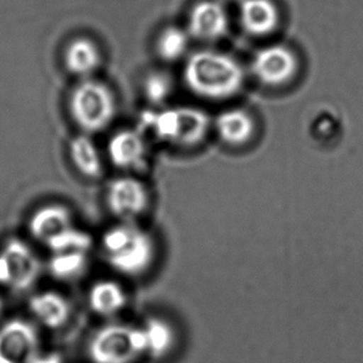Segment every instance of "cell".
I'll list each match as a JSON object with an SVG mask.
<instances>
[{
    "mask_svg": "<svg viewBox=\"0 0 363 363\" xmlns=\"http://www.w3.org/2000/svg\"><path fill=\"white\" fill-rule=\"evenodd\" d=\"M181 82L202 106L242 101L250 86L247 59L224 45L196 46L182 62Z\"/></svg>",
    "mask_w": 363,
    "mask_h": 363,
    "instance_id": "cell-1",
    "label": "cell"
},
{
    "mask_svg": "<svg viewBox=\"0 0 363 363\" xmlns=\"http://www.w3.org/2000/svg\"><path fill=\"white\" fill-rule=\"evenodd\" d=\"M140 128L148 140L179 151H196L213 138V115L202 105H176L142 113Z\"/></svg>",
    "mask_w": 363,
    "mask_h": 363,
    "instance_id": "cell-2",
    "label": "cell"
},
{
    "mask_svg": "<svg viewBox=\"0 0 363 363\" xmlns=\"http://www.w3.org/2000/svg\"><path fill=\"white\" fill-rule=\"evenodd\" d=\"M100 249L108 267L125 278H143L156 264V239L141 223L112 224L102 233Z\"/></svg>",
    "mask_w": 363,
    "mask_h": 363,
    "instance_id": "cell-3",
    "label": "cell"
},
{
    "mask_svg": "<svg viewBox=\"0 0 363 363\" xmlns=\"http://www.w3.org/2000/svg\"><path fill=\"white\" fill-rule=\"evenodd\" d=\"M245 59L250 85L270 94L291 90L305 74L303 51L283 38L257 44Z\"/></svg>",
    "mask_w": 363,
    "mask_h": 363,
    "instance_id": "cell-4",
    "label": "cell"
},
{
    "mask_svg": "<svg viewBox=\"0 0 363 363\" xmlns=\"http://www.w3.org/2000/svg\"><path fill=\"white\" fill-rule=\"evenodd\" d=\"M67 107L81 133L96 135L111 126L117 116V97L106 82L82 79L71 90Z\"/></svg>",
    "mask_w": 363,
    "mask_h": 363,
    "instance_id": "cell-5",
    "label": "cell"
},
{
    "mask_svg": "<svg viewBox=\"0 0 363 363\" xmlns=\"http://www.w3.org/2000/svg\"><path fill=\"white\" fill-rule=\"evenodd\" d=\"M91 363H137L145 358L140 325L107 323L91 333L86 342Z\"/></svg>",
    "mask_w": 363,
    "mask_h": 363,
    "instance_id": "cell-6",
    "label": "cell"
},
{
    "mask_svg": "<svg viewBox=\"0 0 363 363\" xmlns=\"http://www.w3.org/2000/svg\"><path fill=\"white\" fill-rule=\"evenodd\" d=\"M262 118L242 101L219 107L213 115V138L228 151H247L262 137Z\"/></svg>",
    "mask_w": 363,
    "mask_h": 363,
    "instance_id": "cell-7",
    "label": "cell"
},
{
    "mask_svg": "<svg viewBox=\"0 0 363 363\" xmlns=\"http://www.w3.org/2000/svg\"><path fill=\"white\" fill-rule=\"evenodd\" d=\"M196 46L224 45L235 31L227 0H194L183 23Z\"/></svg>",
    "mask_w": 363,
    "mask_h": 363,
    "instance_id": "cell-8",
    "label": "cell"
},
{
    "mask_svg": "<svg viewBox=\"0 0 363 363\" xmlns=\"http://www.w3.org/2000/svg\"><path fill=\"white\" fill-rule=\"evenodd\" d=\"M235 31L255 45L281 38L286 14L280 0H235Z\"/></svg>",
    "mask_w": 363,
    "mask_h": 363,
    "instance_id": "cell-9",
    "label": "cell"
},
{
    "mask_svg": "<svg viewBox=\"0 0 363 363\" xmlns=\"http://www.w3.org/2000/svg\"><path fill=\"white\" fill-rule=\"evenodd\" d=\"M41 272L40 257L23 238H6L0 244V288L14 293L30 291L39 281Z\"/></svg>",
    "mask_w": 363,
    "mask_h": 363,
    "instance_id": "cell-10",
    "label": "cell"
},
{
    "mask_svg": "<svg viewBox=\"0 0 363 363\" xmlns=\"http://www.w3.org/2000/svg\"><path fill=\"white\" fill-rule=\"evenodd\" d=\"M105 204L116 222L141 223L151 209V191L140 177L123 173L107 183Z\"/></svg>",
    "mask_w": 363,
    "mask_h": 363,
    "instance_id": "cell-11",
    "label": "cell"
},
{
    "mask_svg": "<svg viewBox=\"0 0 363 363\" xmlns=\"http://www.w3.org/2000/svg\"><path fill=\"white\" fill-rule=\"evenodd\" d=\"M150 140L140 128H125L107 142L106 157L117 169L138 176L150 164Z\"/></svg>",
    "mask_w": 363,
    "mask_h": 363,
    "instance_id": "cell-12",
    "label": "cell"
},
{
    "mask_svg": "<svg viewBox=\"0 0 363 363\" xmlns=\"http://www.w3.org/2000/svg\"><path fill=\"white\" fill-rule=\"evenodd\" d=\"M40 345L38 325L30 320L9 318L0 325V363H29Z\"/></svg>",
    "mask_w": 363,
    "mask_h": 363,
    "instance_id": "cell-13",
    "label": "cell"
},
{
    "mask_svg": "<svg viewBox=\"0 0 363 363\" xmlns=\"http://www.w3.org/2000/svg\"><path fill=\"white\" fill-rule=\"evenodd\" d=\"M29 313L36 325L57 331L65 328L72 318V303L65 294L57 290H41L28 300Z\"/></svg>",
    "mask_w": 363,
    "mask_h": 363,
    "instance_id": "cell-14",
    "label": "cell"
},
{
    "mask_svg": "<svg viewBox=\"0 0 363 363\" xmlns=\"http://www.w3.org/2000/svg\"><path fill=\"white\" fill-rule=\"evenodd\" d=\"M74 225H76L74 212L65 204L55 202L45 203L35 208L26 222L29 235L43 245Z\"/></svg>",
    "mask_w": 363,
    "mask_h": 363,
    "instance_id": "cell-15",
    "label": "cell"
},
{
    "mask_svg": "<svg viewBox=\"0 0 363 363\" xmlns=\"http://www.w3.org/2000/svg\"><path fill=\"white\" fill-rule=\"evenodd\" d=\"M87 306L92 313L104 318L121 315L130 303L126 288L115 279H100L90 285L86 294Z\"/></svg>",
    "mask_w": 363,
    "mask_h": 363,
    "instance_id": "cell-16",
    "label": "cell"
},
{
    "mask_svg": "<svg viewBox=\"0 0 363 363\" xmlns=\"http://www.w3.org/2000/svg\"><path fill=\"white\" fill-rule=\"evenodd\" d=\"M102 61L104 56L100 46L86 36H79L69 41L64 50L66 70L80 80L96 75Z\"/></svg>",
    "mask_w": 363,
    "mask_h": 363,
    "instance_id": "cell-17",
    "label": "cell"
},
{
    "mask_svg": "<svg viewBox=\"0 0 363 363\" xmlns=\"http://www.w3.org/2000/svg\"><path fill=\"white\" fill-rule=\"evenodd\" d=\"M69 157L76 172L86 179H99L105 172V157L90 135L81 133L71 140Z\"/></svg>",
    "mask_w": 363,
    "mask_h": 363,
    "instance_id": "cell-18",
    "label": "cell"
},
{
    "mask_svg": "<svg viewBox=\"0 0 363 363\" xmlns=\"http://www.w3.org/2000/svg\"><path fill=\"white\" fill-rule=\"evenodd\" d=\"M140 326L145 342V358L161 361L171 354L176 346L177 336L169 321L160 316H151Z\"/></svg>",
    "mask_w": 363,
    "mask_h": 363,
    "instance_id": "cell-19",
    "label": "cell"
},
{
    "mask_svg": "<svg viewBox=\"0 0 363 363\" xmlns=\"http://www.w3.org/2000/svg\"><path fill=\"white\" fill-rule=\"evenodd\" d=\"M194 48L196 44L183 24H169L162 28L155 43L158 59L167 65L182 64Z\"/></svg>",
    "mask_w": 363,
    "mask_h": 363,
    "instance_id": "cell-20",
    "label": "cell"
},
{
    "mask_svg": "<svg viewBox=\"0 0 363 363\" xmlns=\"http://www.w3.org/2000/svg\"><path fill=\"white\" fill-rule=\"evenodd\" d=\"M90 265V252H50L48 260V272L51 277L62 281L72 283L85 275Z\"/></svg>",
    "mask_w": 363,
    "mask_h": 363,
    "instance_id": "cell-21",
    "label": "cell"
},
{
    "mask_svg": "<svg viewBox=\"0 0 363 363\" xmlns=\"http://www.w3.org/2000/svg\"><path fill=\"white\" fill-rule=\"evenodd\" d=\"M176 89V77L164 69L150 71L142 82L143 95L153 108L168 106Z\"/></svg>",
    "mask_w": 363,
    "mask_h": 363,
    "instance_id": "cell-22",
    "label": "cell"
},
{
    "mask_svg": "<svg viewBox=\"0 0 363 363\" xmlns=\"http://www.w3.org/2000/svg\"><path fill=\"white\" fill-rule=\"evenodd\" d=\"M49 252H87L94 247V238L85 229L74 225L60 235L51 239L45 245Z\"/></svg>",
    "mask_w": 363,
    "mask_h": 363,
    "instance_id": "cell-23",
    "label": "cell"
},
{
    "mask_svg": "<svg viewBox=\"0 0 363 363\" xmlns=\"http://www.w3.org/2000/svg\"><path fill=\"white\" fill-rule=\"evenodd\" d=\"M29 363H65L64 358L56 352H39L31 358Z\"/></svg>",
    "mask_w": 363,
    "mask_h": 363,
    "instance_id": "cell-24",
    "label": "cell"
},
{
    "mask_svg": "<svg viewBox=\"0 0 363 363\" xmlns=\"http://www.w3.org/2000/svg\"><path fill=\"white\" fill-rule=\"evenodd\" d=\"M4 310H6V301H4V298L1 296V294H0V318L3 316V313H4Z\"/></svg>",
    "mask_w": 363,
    "mask_h": 363,
    "instance_id": "cell-25",
    "label": "cell"
}]
</instances>
